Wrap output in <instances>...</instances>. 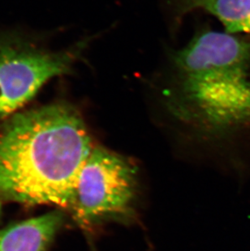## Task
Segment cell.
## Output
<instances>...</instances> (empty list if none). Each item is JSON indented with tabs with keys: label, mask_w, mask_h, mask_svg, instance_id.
I'll list each match as a JSON object with an SVG mask.
<instances>
[{
	"label": "cell",
	"mask_w": 250,
	"mask_h": 251,
	"mask_svg": "<svg viewBox=\"0 0 250 251\" xmlns=\"http://www.w3.org/2000/svg\"><path fill=\"white\" fill-rule=\"evenodd\" d=\"M94 147L82 116L67 102L9 116L0 127V200L70 208Z\"/></svg>",
	"instance_id": "obj_1"
},
{
	"label": "cell",
	"mask_w": 250,
	"mask_h": 251,
	"mask_svg": "<svg viewBox=\"0 0 250 251\" xmlns=\"http://www.w3.org/2000/svg\"><path fill=\"white\" fill-rule=\"evenodd\" d=\"M1 215H2V204H1V201H0V217H1Z\"/></svg>",
	"instance_id": "obj_7"
},
{
	"label": "cell",
	"mask_w": 250,
	"mask_h": 251,
	"mask_svg": "<svg viewBox=\"0 0 250 251\" xmlns=\"http://www.w3.org/2000/svg\"><path fill=\"white\" fill-rule=\"evenodd\" d=\"M54 211L0 230V251H46L64 223Z\"/></svg>",
	"instance_id": "obj_5"
},
{
	"label": "cell",
	"mask_w": 250,
	"mask_h": 251,
	"mask_svg": "<svg viewBox=\"0 0 250 251\" xmlns=\"http://www.w3.org/2000/svg\"><path fill=\"white\" fill-rule=\"evenodd\" d=\"M137 168L121 154L95 147L80 172L71 206L85 229L106 223L129 225L137 217Z\"/></svg>",
	"instance_id": "obj_3"
},
{
	"label": "cell",
	"mask_w": 250,
	"mask_h": 251,
	"mask_svg": "<svg viewBox=\"0 0 250 251\" xmlns=\"http://www.w3.org/2000/svg\"><path fill=\"white\" fill-rule=\"evenodd\" d=\"M177 17L201 10L213 15L226 33L250 34V0H168Z\"/></svg>",
	"instance_id": "obj_6"
},
{
	"label": "cell",
	"mask_w": 250,
	"mask_h": 251,
	"mask_svg": "<svg viewBox=\"0 0 250 251\" xmlns=\"http://www.w3.org/2000/svg\"><path fill=\"white\" fill-rule=\"evenodd\" d=\"M87 44L51 51L22 38H0V118L14 115L50 79L73 71Z\"/></svg>",
	"instance_id": "obj_4"
},
{
	"label": "cell",
	"mask_w": 250,
	"mask_h": 251,
	"mask_svg": "<svg viewBox=\"0 0 250 251\" xmlns=\"http://www.w3.org/2000/svg\"><path fill=\"white\" fill-rule=\"evenodd\" d=\"M250 43L200 31L172 57L168 112L200 133L219 136L250 122Z\"/></svg>",
	"instance_id": "obj_2"
}]
</instances>
